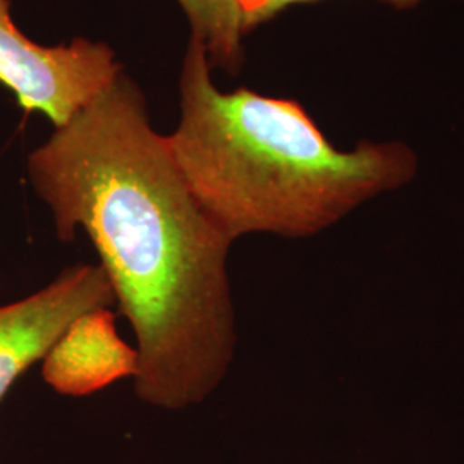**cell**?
<instances>
[{"label":"cell","instance_id":"1","mask_svg":"<svg viewBox=\"0 0 464 464\" xmlns=\"http://www.w3.org/2000/svg\"><path fill=\"white\" fill-rule=\"evenodd\" d=\"M61 241L82 229L136 335L134 391L167 411L201 404L236 351L232 243L189 191L124 72L28 157Z\"/></svg>","mask_w":464,"mask_h":464},{"label":"cell","instance_id":"2","mask_svg":"<svg viewBox=\"0 0 464 464\" xmlns=\"http://www.w3.org/2000/svg\"><path fill=\"white\" fill-rule=\"evenodd\" d=\"M191 36L181 71V119L167 136L189 191L231 243L248 234L314 237L418 174L404 141L334 147L304 107L239 88L220 92Z\"/></svg>","mask_w":464,"mask_h":464},{"label":"cell","instance_id":"3","mask_svg":"<svg viewBox=\"0 0 464 464\" xmlns=\"http://www.w3.org/2000/svg\"><path fill=\"white\" fill-rule=\"evenodd\" d=\"M121 72L116 52L103 42L76 38L67 45H38L13 21L11 0H0V84L24 111L61 128Z\"/></svg>","mask_w":464,"mask_h":464},{"label":"cell","instance_id":"4","mask_svg":"<svg viewBox=\"0 0 464 464\" xmlns=\"http://www.w3.org/2000/svg\"><path fill=\"white\" fill-rule=\"evenodd\" d=\"M111 306H116L112 284L92 264L69 266L32 296L0 306V402L78 316Z\"/></svg>","mask_w":464,"mask_h":464},{"label":"cell","instance_id":"5","mask_svg":"<svg viewBox=\"0 0 464 464\" xmlns=\"http://www.w3.org/2000/svg\"><path fill=\"white\" fill-rule=\"evenodd\" d=\"M138 349L117 332L116 314L95 308L78 316L50 349L42 365V377L57 394L86 398L136 377Z\"/></svg>","mask_w":464,"mask_h":464},{"label":"cell","instance_id":"6","mask_svg":"<svg viewBox=\"0 0 464 464\" xmlns=\"http://www.w3.org/2000/svg\"><path fill=\"white\" fill-rule=\"evenodd\" d=\"M189 19L191 36L207 50L210 66L236 72L243 64L246 34L241 0H178Z\"/></svg>","mask_w":464,"mask_h":464},{"label":"cell","instance_id":"7","mask_svg":"<svg viewBox=\"0 0 464 464\" xmlns=\"http://www.w3.org/2000/svg\"><path fill=\"white\" fill-rule=\"evenodd\" d=\"M304 2H316V0H241L245 28L249 32L268 19L277 16L285 7L295 4H304ZM382 2H389L399 9H402V7H413L421 0H382Z\"/></svg>","mask_w":464,"mask_h":464}]
</instances>
